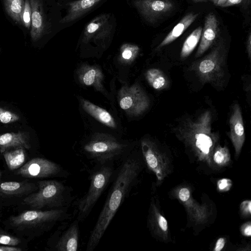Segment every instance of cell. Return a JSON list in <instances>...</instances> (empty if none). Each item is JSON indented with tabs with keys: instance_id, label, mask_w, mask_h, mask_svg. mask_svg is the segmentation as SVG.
<instances>
[{
	"instance_id": "ffe728a7",
	"label": "cell",
	"mask_w": 251,
	"mask_h": 251,
	"mask_svg": "<svg viewBox=\"0 0 251 251\" xmlns=\"http://www.w3.org/2000/svg\"><path fill=\"white\" fill-rule=\"evenodd\" d=\"M30 148L29 136L26 132H7L0 135V153L10 149Z\"/></svg>"
},
{
	"instance_id": "4316f807",
	"label": "cell",
	"mask_w": 251,
	"mask_h": 251,
	"mask_svg": "<svg viewBox=\"0 0 251 251\" xmlns=\"http://www.w3.org/2000/svg\"><path fill=\"white\" fill-rule=\"evenodd\" d=\"M202 30V27L199 26L187 37L181 50L180 58L181 59L186 58L195 49L200 40Z\"/></svg>"
},
{
	"instance_id": "d4e9b609",
	"label": "cell",
	"mask_w": 251,
	"mask_h": 251,
	"mask_svg": "<svg viewBox=\"0 0 251 251\" xmlns=\"http://www.w3.org/2000/svg\"><path fill=\"white\" fill-rule=\"evenodd\" d=\"M149 84L156 90H162L169 86V80L164 73L160 69H149L145 74Z\"/></svg>"
},
{
	"instance_id": "cb8c5ba5",
	"label": "cell",
	"mask_w": 251,
	"mask_h": 251,
	"mask_svg": "<svg viewBox=\"0 0 251 251\" xmlns=\"http://www.w3.org/2000/svg\"><path fill=\"white\" fill-rule=\"evenodd\" d=\"M3 155L9 170H14L21 167L25 161V151L23 148L5 151Z\"/></svg>"
},
{
	"instance_id": "9a60e30c",
	"label": "cell",
	"mask_w": 251,
	"mask_h": 251,
	"mask_svg": "<svg viewBox=\"0 0 251 251\" xmlns=\"http://www.w3.org/2000/svg\"><path fill=\"white\" fill-rule=\"evenodd\" d=\"M148 225L151 234L163 242L169 240V229L168 222L156 205L154 200L151 202L148 217Z\"/></svg>"
},
{
	"instance_id": "4fadbf2b",
	"label": "cell",
	"mask_w": 251,
	"mask_h": 251,
	"mask_svg": "<svg viewBox=\"0 0 251 251\" xmlns=\"http://www.w3.org/2000/svg\"><path fill=\"white\" fill-rule=\"evenodd\" d=\"M119 104L122 109L138 115L148 108L150 100L141 88L136 85L123 90Z\"/></svg>"
},
{
	"instance_id": "d6a6232c",
	"label": "cell",
	"mask_w": 251,
	"mask_h": 251,
	"mask_svg": "<svg viewBox=\"0 0 251 251\" xmlns=\"http://www.w3.org/2000/svg\"><path fill=\"white\" fill-rule=\"evenodd\" d=\"M99 74L95 69H89L82 76V79L83 83L87 86L93 85L97 80Z\"/></svg>"
},
{
	"instance_id": "9c48e42d",
	"label": "cell",
	"mask_w": 251,
	"mask_h": 251,
	"mask_svg": "<svg viewBox=\"0 0 251 251\" xmlns=\"http://www.w3.org/2000/svg\"><path fill=\"white\" fill-rule=\"evenodd\" d=\"M27 178L66 177L68 172L60 165L47 159L37 157L27 162L16 172Z\"/></svg>"
},
{
	"instance_id": "277c9868",
	"label": "cell",
	"mask_w": 251,
	"mask_h": 251,
	"mask_svg": "<svg viewBox=\"0 0 251 251\" xmlns=\"http://www.w3.org/2000/svg\"><path fill=\"white\" fill-rule=\"evenodd\" d=\"M112 163L98 165L90 176V183L87 193L76 202L77 216L79 222L84 221L114 176Z\"/></svg>"
},
{
	"instance_id": "7402d4cb",
	"label": "cell",
	"mask_w": 251,
	"mask_h": 251,
	"mask_svg": "<svg viewBox=\"0 0 251 251\" xmlns=\"http://www.w3.org/2000/svg\"><path fill=\"white\" fill-rule=\"evenodd\" d=\"M199 14L190 13L185 15L173 28L170 33L157 46L156 50L170 44L179 37L183 32L194 22Z\"/></svg>"
},
{
	"instance_id": "b9f144b4",
	"label": "cell",
	"mask_w": 251,
	"mask_h": 251,
	"mask_svg": "<svg viewBox=\"0 0 251 251\" xmlns=\"http://www.w3.org/2000/svg\"><path fill=\"white\" fill-rule=\"evenodd\" d=\"M227 0H218L217 5L223 6Z\"/></svg>"
},
{
	"instance_id": "836d02e7",
	"label": "cell",
	"mask_w": 251,
	"mask_h": 251,
	"mask_svg": "<svg viewBox=\"0 0 251 251\" xmlns=\"http://www.w3.org/2000/svg\"><path fill=\"white\" fill-rule=\"evenodd\" d=\"M232 186V180L227 178L220 179L217 182V189L220 192L228 191L231 189Z\"/></svg>"
},
{
	"instance_id": "7c38bea8",
	"label": "cell",
	"mask_w": 251,
	"mask_h": 251,
	"mask_svg": "<svg viewBox=\"0 0 251 251\" xmlns=\"http://www.w3.org/2000/svg\"><path fill=\"white\" fill-rule=\"evenodd\" d=\"M132 4L142 17L150 23H154L174 8L172 0H132Z\"/></svg>"
},
{
	"instance_id": "44dd1931",
	"label": "cell",
	"mask_w": 251,
	"mask_h": 251,
	"mask_svg": "<svg viewBox=\"0 0 251 251\" xmlns=\"http://www.w3.org/2000/svg\"><path fill=\"white\" fill-rule=\"evenodd\" d=\"M37 188L38 187H36L34 184L29 182L17 181L0 182V196H21Z\"/></svg>"
},
{
	"instance_id": "4dcf8cb0",
	"label": "cell",
	"mask_w": 251,
	"mask_h": 251,
	"mask_svg": "<svg viewBox=\"0 0 251 251\" xmlns=\"http://www.w3.org/2000/svg\"><path fill=\"white\" fill-rule=\"evenodd\" d=\"M20 243V240L19 238L0 229V244L16 246Z\"/></svg>"
},
{
	"instance_id": "f546056e",
	"label": "cell",
	"mask_w": 251,
	"mask_h": 251,
	"mask_svg": "<svg viewBox=\"0 0 251 251\" xmlns=\"http://www.w3.org/2000/svg\"><path fill=\"white\" fill-rule=\"evenodd\" d=\"M31 9L29 0H25L24 10L22 15V24L27 29L31 27Z\"/></svg>"
},
{
	"instance_id": "7a4b0ae2",
	"label": "cell",
	"mask_w": 251,
	"mask_h": 251,
	"mask_svg": "<svg viewBox=\"0 0 251 251\" xmlns=\"http://www.w3.org/2000/svg\"><path fill=\"white\" fill-rule=\"evenodd\" d=\"M212 115L206 110L196 119L187 118L175 129L177 137L191 149L198 159L213 167L212 156L219 135L212 130Z\"/></svg>"
},
{
	"instance_id": "5b68a950",
	"label": "cell",
	"mask_w": 251,
	"mask_h": 251,
	"mask_svg": "<svg viewBox=\"0 0 251 251\" xmlns=\"http://www.w3.org/2000/svg\"><path fill=\"white\" fill-rule=\"evenodd\" d=\"M226 56L225 46L219 43L208 54L193 63L191 69L203 83L220 87L223 85L225 75Z\"/></svg>"
},
{
	"instance_id": "6da1fadb",
	"label": "cell",
	"mask_w": 251,
	"mask_h": 251,
	"mask_svg": "<svg viewBox=\"0 0 251 251\" xmlns=\"http://www.w3.org/2000/svg\"><path fill=\"white\" fill-rule=\"evenodd\" d=\"M141 169L140 162L135 157H129L123 162L91 232L86 251H94L99 244L118 209L135 183Z\"/></svg>"
},
{
	"instance_id": "ac0fdd59",
	"label": "cell",
	"mask_w": 251,
	"mask_h": 251,
	"mask_svg": "<svg viewBox=\"0 0 251 251\" xmlns=\"http://www.w3.org/2000/svg\"><path fill=\"white\" fill-rule=\"evenodd\" d=\"M31 9L30 36L37 41L43 36L46 28V19L41 0H29Z\"/></svg>"
},
{
	"instance_id": "83f0119b",
	"label": "cell",
	"mask_w": 251,
	"mask_h": 251,
	"mask_svg": "<svg viewBox=\"0 0 251 251\" xmlns=\"http://www.w3.org/2000/svg\"><path fill=\"white\" fill-rule=\"evenodd\" d=\"M212 161L213 167L216 166L220 168L227 166L231 162L230 154L228 148L217 145L212 154Z\"/></svg>"
},
{
	"instance_id": "3957f363",
	"label": "cell",
	"mask_w": 251,
	"mask_h": 251,
	"mask_svg": "<svg viewBox=\"0 0 251 251\" xmlns=\"http://www.w3.org/2000/svg\"><path fill=\"white\" fill-rule=\"evenodd\" d=\"M38 192L24 200V202L36 209L69 208L73 200L72 189L57 180H45L37 183Z\"/></svg>"
},
{
	"instance_id": "f1b7e54d",
	"label": "cell",
	"mask_w": 251,
	"mask_h": 251,
	"mask_svg": "<svg viewBox=\"0 0 251 251\" xmlns=\"http://www.w3.org/2000/svg\"><path fill=\"white\" fill-rule=\"evenodd\" d=\"M140 48L136 45L130 44H124L121 48V54L122 58L125 61H132L138 55Z\"/></svg>"
},
{
	"instance_id": "60d3db41",
	"label": "cell",
	"mask_w": 251,
	"mask_h": 251,
	"mask_svg": "<svg viewBox=\"0 0 251 251\" xmlns=\"http://www.w3.org/2000/svg\"><path fill=\"white\" fill-rule=\"evenodd\" d=\"M192 0L194 2H201V1H203L210 0V1H212L213 3L215 5L217 4V2L218 1V0Z\"/></svg>"
},
{
	"instance_id": "e575fe53",
	"label": "cell",
	"mask_w": 251,
	"mask_h": 251,
	"mask_svg": "<svg viewBox=\"0 0 251 251\" xmlns=\"http://www.w3.org/2000/svg\"><path fill=\"white\" fill-rule=\"evenodd\" d=\"M240 212L243 217H248L251 215V201L245 200L240 205Z\"/></svg>"
},
{
	"instance_id": "8fae6325",
	"label": "cell",
	"mask_w": 251,
	"mask_h": 251,
	"mask_svg": "<svg viewBox=\"0 0 251 251\" xmlns=\"http://www.w3.org/2000/svg\"><path fill=\"white\" fill-rule=\"evenodd\" d=\"M110 15L101 14L91 21L85 26L82 40L85 43L93 41L99 45H103L109 39L112 31Z\"/></svg>"
},
{
	"instance_id": "ab89813d",
	"label": "cell",
	"mask_w": 251,
	"mask_h": 251,
	"mask_svg": "<svg viewBox=\"0 0 251 251\" xmlns=\"http://www.w3.org/2000/svg\"><path fill=\"white\" fill-rule=\"evenodd\" d=\"M242 0H227L223 7H227L240 3Z\"/></svg>"
},
{
	"instance_id": "2e32d148",
	"label": "cell",
	"mask_w": 251,
	"mask_h": 251,
	"mask_svg": "<svg viewBox=\"0 0 251 251\" xmlns=\"http://www.w3.org/2000/svg\"><path fill=\"white\" fill-rule=\"evenodd\" d=\"M79 221L75 219L68 227L63 229L58 236L55 245L57 251H76L78 247Z\"/></svg>"
},
{
	"instance_id": "30bf717a",
	"label": "cell",
	"mask_w": 251,
	"mask_h": 251,
	"mask_svg": "<svg viewBox=\"0 0 251 251\" xmlns=\"http://www.w3.org/2000/svg\"><path fill=\"white\" fill-rule=\"evenodd\" d=\"M173 192V196L184 206L189 219L196 224H202L207 221L210 215L208 207L195 201L190 188L179 186Z\"/></svg>"
},
{
	"instance_id": "7bdbcfd3",
	"label": "cell",
	"mask_w": 251,
	"mask_h": 251,
	"mask_svg": "<svg viewBox=\"0 0 251 251\" xmlns=\"http://www.w3.org/2000/svg\"><path fill=\"white\" fill-rule=\"evenodd\" d=\"M1 172H0V178H1Z\"/></svg>"
},
{
	"instance_id": "ba28073f",
	"label": "cell",
	"mask_w": 251,
	"mask_h": 251,
	"mask_svg": "<svg viewBox=\"0 0 251 251\" xmlns=\"http://www.w3.org/2000/svg\"><path fill=\"white\" fill-rule=\"evenodd\" d=\"M141 149L148 168L155 175L156 185H160L171 173L168 157L153 141L149 139L142 140Z\"/></svg>"
},
{
	"instance_id": "484cf974",
	"label": "cell",
	"mask_w": 251,
	"mask_h": 251,
	"mask_svg": "<svg viewBox=\"0 0 251 251\" xmlns=\"http://www.w3.org/2000/svg\"><path fill=\"white\" fill-rule=\"evenodd\" d=\"M5 10L8 15L18 24H22V15L25 0H4Z\"/></svg>"
},
{
	"instance_id": "74e56055",
	"label": "cell",
	"mask_w": 251,
	"mask_h": 251,
	"mask_svg": "<svg viewBox=\"0 0 251 251\" xmlns=\"http://www.w3.org/2000/svg\"><path fill=\"white\" fill-rule=\"evenodd\" d=\"M20 248L12 246H0V251H21Z\"/></svg>"
},
{
	"instance_id": "f35d334b",
	"label": "cell",
	"mask_w": 251,
	"mask_h": 251,
	"mask_svg": "<svg viewBox=\"0 0 251 251\" xmlns=\"http://www.w3.org/2000/svg\"><path fill=\"white\" fill-rule=\"evenodd\" d=\"M247 51L249 58L251 56V34L250 32L247 41Z\"/></svg>"
},
{
	"instance_id": "5bb4252c",
	"label": "cell",
	"mask_w": 251,
	"mask_h": 251,
	"mask_svg": "<svg viewBox=\"0 0 251 251\" xmlns=\"http://www.w3.org/2000/svg\"><path fill=\"white\" fill-rule=\"evenodd\" d=\"M229 124L227 134L234 148L235 157H238L245 142V133L241 108L237 103L232 106Z\"/></svg>"
},
{
	"instance_id": "e0dca14e",
	"label": "cell",
	"mask_w": 251,
	"mask_h": 251,
	"mask_svg": "<svg viewBox=\"0 0 251 251\" xmlns=\"http://www.w3.org/2000/svg\"><path fill=\"white\" fill-rule=\"evenodd\" d=\"M218 32V22L215 15L210 13L205 19L200 43L196 54L198 57L205 52L214 42Z\"/></svg>"
},
{
	"instance_id": "603a6c76",
	"label": "cell",
	"mask_w": 251,
	"mask_h": 251,
	"mask_svg": "<svg viewBox=\"0 0 251 251\" xmlns=\"http://www.w3.org/2000/svg\"><path fill=\"white\" fill-rule=\"evenodd\" d=\"M83 109L90 115L103 124L111 128L116 127V123L112 115L105 109L86 100H82Z\"/></svg>"
},
{
	"instance_id": "1f68e13d",
	"label": "cell",
	"mask_w": 251,
	"mask_h": 251,
	"mask_svg": "<svg viewBox=\"0 0 251 251\" xmlns=\"http://www.w3.org/2000/svg\"><path fill=\"white\" fill-rule=\"evenodd\" d=\"M19 119L18 115L0 107V123L10 124L18 121Z\"/></svg>"
},
{
	"instance_id": "d6986e66",
	"label": "cell",
	"mask_w": 251,
	"mask_h": 251,
	"mask_svg": "<svg viewBox=\"0 0 251 251\" xmlns=\"http://www.w3.org/2000/svg\"><path fill=\"white\" fill-rule=\"evenodd\" d=\"M102 0H76L67 4L68 6L66 15L60 21L65 24L75 21L87 13Z\"/></svg>"
},
{
	"instance_id": "d590c367",
	"label": "cell",
	"mask_w": 251,
	"mask_h": 251,
	"mask_svg": "<svg viewBox=\"0 0 251 251\" xmlns=\"http://www.w3.org/2000/svg\"><path fill=\"white\" fill-rule=\"evenodd\" d=\"M241 234L246 237L251 236V223L250 221L243 224L240 227Z\"/></svg>"
},
{
	"instance_id": "52a82bcc",
	"label": "cell",
	"mask_w": 251,
	"mask_h": 251,
	"mask_svg": "<svg viewBox=\"0 0 251 251\" xmlns=\"http://www.w3.org/2000/svg\"><path fill=\"white\" fill-rule=\"evenodd\" d=\"M126 146L112 136L105 134L93 136L84 146L87 156L98 165L111 163L124 152Z\"/></svg>"
},
{
	"instance_id": "8992f818",
	"label": "cell",
	"mask_w": 251,
	"mask_h": 251,
	"mask_svg": "<svg viewBox=\"0 0 251 251\" xmlns=\"http://www.w3.org/2000/svg\"><path fill=\"white\" fill-rule=\"evenodd\" d=\"M68 208L41 210H26L10 218L12 226L19 229L40 228L49 230L58 222L69 219L72 214Z\"/></svg>"
},
{
	"instance_id": "8d00e7d4",
	"label": "cell",
	"mask_w": 251,
	"mask_h": 251,
	"mask_svg": "<svg viewBox=\"0 0 251 251\" xmlns=\"http://www.w3.org/2000/svg\"><path fill=\"white\" fill-rule=\"evenodd\" d=\"M226 244V239L224 237L219 238L216 241L214 251H221L224 248Z\"/></svg>"
}]
</instances>
